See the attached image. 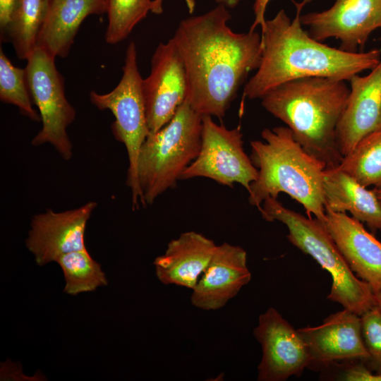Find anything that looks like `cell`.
Listing matches in <instances>:
<instances>
[{
    "label": "cell",
    "instance_id": "1f68e13d",
    "mask_svg": "<svg viewBox=\"0 0 381 381\" xmlns=\"http://www.w3.org/2000/svg\"><path fill=\"white\" fill-rule=\"evenodd\" d=\"M375 304L381 310V291L374 294Z\"/></svg>",
    "mask_w": 381,
    "mask_h": 381
},
{
    "label": "cell",
    "instance_id": "484cf974",
    "mask_svg": "<svg viewBox=\"0 0 381 381\" xmlns=\"http://www.w3.org/2000/svg\"><path fill=\"white\" fill-rule=\"evenodd\" d=\"M361 316V334L368 358L364 365L381 374V310L375 305Z\"/></svg>",
    "mask_w": 381,
    "mask_h": 381
},
{
    "label": "cell",
    "instance_id": "ffe728a7",
    "mask_svg": "<svg viewBox=\"0 0 381 381\" xmlns=\"http://www.w3.org/2000/svg\"><path fill=\"white\" fill-rule=\"evenodd\" d=\"M323 186L325 207L349 212L373 233L381 231V202L373 190H368L338 168L324 171Z\"/></svg>",
    "mask_w": 381,
    "mask_h": 381
},
{
    "label": "cell",
    "instance_id": "7402d4cb",
    "mask_svg": "<svg viewBox=\"0 0 381 381\" xmlns=\"http://www.w3.org/2000/svg\"><path fill=\"white\" fill-rule=\"evenodd\" d=\"M337 168L364 187H381V130L362 138Z\"/></svg>",
    "mask_w": 381,
    "mask_h": 381
},
{
    "label": "cell",
    "instance_id": "5b68a950",
    "mask_svg": "<svg viewBox=\"0 0 381 381\" xmlns=\"http://www.w3.org/2000/svg\"><path fill=\"white\" fill-rule=\"evenodd\" d=\"M259 211L266 221L283 223L289 231L288 241L330 274L327 299L358 315L375 305L370 286L353 272L321 222L284 207L274 198L265 199Z\"/></svg>",
    "mask_w": 381,
    "mask_h": 381
},
{
    "label": "cell",
    "instance_id": "7a4b0ae2",
    "mask_svg": "<svg viewBox=\"0 0 381 381\" xmlns=\"http://www.w3.org/2000/svg\"><path fill=\"white\" fill-rule=\"evenodd\" d=\"M291 20L284 9L266 20L262 30V57L254 75L244 87L243 99H261L287 81L307 77H327L349 81L355 75L373 69L381 50L349 52L317 41L303 30L301 11L311 0L296 2Z\"/></svg>",
    "mask_w": 381,
    "mask_h": 381
},
{
    "label": "cell",
    "instance_id": "e0dca14e",
    "mask_svg": "<svg viewBox=\"0 0 381 381\" xmlns=\"http://www.w3.org/2000/svg\"><path fill=\"white\" fill-rule=\"evenodd\" d=\"M348 265L365 282L374 294L381 291V242L368 232L362 222L345 212L325 207L322 223Z\"/></svg>",
    "mask_w": 381,
    "mask_h": 381
},
{
    "label": "cell",
    "instance_id": "2e32d148",
    "mask_svg": "<svg viewBox=\"0 0 381 381\" xmlns=\"http://www.w3.org/2000/svg\"><path fill=\"white\" fill-rule=\"evenodd\" d=\"M349 82V95L336 128L343 157L362 138L381 130V60L369 74L355 75Z\"/></svg>",
    "mask_w": 381,
    "mask_h": 381
},
{
    "label": "cell",
    "instance_id": "8992f818",
    "mask_svg": "<svg viewBox=\"0 0 381 381\" xmlns=\"http://www.w3.org/2000/svg\"><path fill=\"white\" fill-rule=\"evenodd\" d=\"M202 116L186 100L161 129L150 133L138 158V174L144 206L174 188L198 157L202 140Z\"/></svg>",
    "mask_w": 381,
    "mask_h": 381
},
{
    "label": "cell",
    "instance_id": "6da1fadb",
    "mask_svg": "<svg viewBox=\"0 0 381 381\" xmlns=\"http://www.w3.org/2000/svg\"><path fill=\"white\" fill-rule=\"evenodd\" d=\"M231 15L218 4L182 20L171 38L183 59L188 81L186 100L202 116L222 119L248 73L261 62L262 37L255 30L238 33Z\"/></svg>",
    "mask_w": 381,
    "mask_h": 381
},
{
    "label": "cell",
    "instance_id": "4fadbf2b",
    "mask_svg": "<svg viewBox=\"0 0 381 381\" xmlns=\"http://www.w3.org/2000/svg\"><path fill=\"white\" fill-rule=\"evenodd\" d=\"M97 205L96 202L90 201L64 212L47 209L45 212L35 214L31 220L25 244L36 263L44 265L56 262L68 253L85 250V230Z\"/></svg>",
    "mask_w": 381,
    "mask_h": 381
},
{
    "label": "cell",
    "instance_id": "cb8c5ba5",
    "mask_svg": "<svg viewBox=\"0 0 381 381\" xmlns=\"http://www.w3.org/2000/svg\"><path fill=\"white\" fill-rule=\"evenodd\" d=\"M153 0H107L105 40L114 44L125 40L150 11Z\"/></svg>",
    "mask_w": 381,
    "mask_h": 381
},
{
    "label": "cell",
    "instance_id": "9a60e30c",
    "mask_svg": "<svg viewBox=\"0 0 381 381\" xmlns=\"http://www.w3.org/2000/svg\"><path fill=\"white\" fill-rule=\"evenodd\" d=\"M250 279L246 250L240 246L223 243L217 246L208 265L192 289L190 303L204 310H219L234 298Z\"/></svg>",
    "mask_w": 381,
    "mask_h": 381
},
{
    "label": "cell",
    "instance_id": "5bb4252c",
    "mask_svg": "<svg viewBox=\"0 0 381 381\" xmlns=\"http://www.w3.org/2000/svg\"><path fill=\"white\" fill-rule=\"evenodd\" d=\"M310 356V367L320 370L335 363L358 361L365 363L368 353L361 334V316L344 308L326 318L318 326L298 329Z\"/></svg>",
    "mask_w": 381,
    "mask_h": 381
},
{
    "label": "cell",
    "instance_id": "d6a6232c",
    "mask_svg": "<svg viewBox=\"0 0 381 381\" xmlns=\"http://www.w3.org/2000/svg\"><path fill=\"white\" fill-rule=\"evenodd\" d=\"M373 190L375 192V193L376 194L378 200L381 202V187L374 188Z\"/></svg>",
    "mask_w": 381,
    "mask_h": 381
},
{
    "label": "cell",
    "instance_id": "d6986e66",
    "mask_svg": "<svg viewBox=\"0 0 381 381\" xmlns=\"http://www.w3.org/2000/svg\"><path fill=\"white\" fill-rule=\"evenodd\" d=\"M107 10V0H50L37 47L54 58L66 57L83 21Z\"/></svg>",
    "mask_w": 381,
    "mask_h": 381
},
{
    "label": "cell",
    "instance_id": "7c38bea8",
    "mask_svg": "<svg viewBox=\"0 0 381 381\" xmlns=\"http://www.w3.org/2000/svg\"><path fill=\"white\" fill-rule=\"evenodd\" d=\"M301 22L315 40L334 37L340 41L339 49L355 53L381 29V0H335L325 11L301 15Z\"/></svg>",
    "mask_w": 381,
    "mask_h": 381
},
{
    "label": "cell",
    "instance_id": "f1b7e54d",
    "mask_svg": "<svg viewBox=\"0 0 381 381\" xmlns=\"http://www.w3.org/2000/svg\"><path fill=\"white\" fill-rule=\"evenodd\" d=\"M18 0H0V28L4 30Z\"/></svg>",
    "mask_w": 381,
    "mask_h": 381
},
{
    "label": "cell",
    "instance_id": "83f0119b",
    "mask_svg": "<svg viewBox=\"0 0 381 381\" xmlns=\"http://www.w3.org/2000/svg\"><path fill=\"white\" fill-rule=\"evenodd\" d=\"M271 0H255L253 4V13L255 19L251 25L250 30H255L258 26L261 28V30L264 29L265 25V11L268 4Z\"/></svg>",
    "mask_w": 381,
    "mask_h": 381
},
{
    "label": "cell",
    "instance_id": "44dd1931",
    "mask_svg": "<svg viewBox=\"0 0 381 381\" xmlns=\"http://www.w3.org/2000/svg\"><path fill=\"white\" fill-rule=\"evenodd\" d=\"M49 2L50 0L17 1L1 36H8L19 59L27 60L36 49Z\"/></svg>",
    "mask_w": 381,
    "mask_h": 381
},
{
    "label": "cell",
    "instance_id": "603a6c76",
    "mask_svg": "<svg viewBox=\"0 0 381 381\" xmlns=\"http://www.w3.org/2000/svg\"><path fill=\"white\" fill-rule=\"evenodd\" d=\"M65 279L64 292L77 295L95 291L107 284V279L101 265L87 249L68 253L58 258Z\"/></svg>",
    "mask_w": 381,
    "mask_h": 381
},
{
    "label": "cell",
    "instance_id": "4316f807",
    "mask_svg": "<svg viewBox=\"0 0 381 381\" xmlns=\"http://www.w3.org/2000/svg\"><path fill=\"white\" fill-rule=\"evenodd\" d=\"M334 377L346 381H381V374H375L363 363L358 361L337 363Z\"/></svg>",
    "mask_w": 381,
    "mask_h": 381
},
{
    "label": "cell",
    "instance_id": "9c48e42d",
    "mask_svg": "<svg viewBox=\"0 0 381 381\" xmlns=\"http://www.w3.org/2000/svg\"><path fill=\"white\" fill-rule=\"evenodd\" d=\"M212 117L202 116L199 154L180 180L205 177L229 187L239 183L248 192L258 171L244 151L241 128L229 129L215 123Z\"/></svg>",
    "mask_w": 381,
    "mask_h": 381
},
{
    "label": "cell",
    "instance_id": "ba28073f",
    "mask_svg": "<svg viewBox=\"0 0 381 381\" xmlns=\"http://www.w3.org/2000/svg\"><path fill=\"white\" fill-rule=\"evenodd\" d=\"M54 59L45 50L37 47L26 60L28 87L42 123L31 145L40 146L49 143L64 159L68 160L73 156V145L66 129L74 121L76 111L66 97L64 80L56 67Z\"/></svg>",
    "mask_w": 381,
    "mask_h": 381
},
{
    "label": "cell",
    "instance_id": "ac0fdd59",
    "mask_svg": "<svg viewBox=\"0 0 381 381\" xmlns=\"http://www.w3.org/2000/svg\"><path fill=\"white\" fill-rule=\"evenodd\" d=\"M215 243L204 235L186 231L171 240L164 253L157 257L154 266L157 279L164 284L193 289L208 265Z\"/></svg>",
    "mask_w": 381,
    "mask_h": 381
},
{
    "label": "cell",
    "instance_id": "277c9868",
    "mask_svg": "<svg viewBox=\"0 0 381 381\" xmlns=\"http://www.w3.org/2000/svg\"><path fill=\"white\" fill-rule=\"evenodd\" d=\"M262 140L250 142V159L258 177L250 186L248 201L260 209L268 198L280 193L301 204L308 217L325 220V165L308 153L286 126L265 128Z\"/></svg>",
    "mask_w": 381,
    "mask_h": 381
},
{
    "label": "cell",
    "instance_id": "8fae6325",
    "mask_svg": "<svg viewBox=\"0 0 381 381\" xmlns=\"http://www.w3.org/2000/svg\"><path fill=\"white\" fill-rule=\"evenodd\" d=\"M188 81L180 52L171 38L159 43L151 59L150 75L143 80V94L150 133L164 126L186 99Z\"/></svg>",
    "mask_w": 381,
    "mask_h": 381
},
{
    "label": "cell",
    "instance_id": "f546056e",
    "mask_svg": "<svg viewBox=\"0 0 381 381\" xmlns=\"http://www.w3.org/2000/svg\"><path fill=\"white\" fill-rule=\"evenodd\" d=\"M163 1L153 0L151 12L159 15L163 12ZM188 12L193 13L195 8V0H185Z\"/></svg>",
    "mask_w": 381,
    "mask_h": 381
},
{
    "label": "cell",
    "instance_id": "d4e9b609",
    "mask_svg": "<svg viewBox=\"0 0 381 381\" xmlns=\"http://www.w3.org/2000/svg\"><path fill=\"white\" fill-rule=\"evenodd\" d=\"M0 99L16 106L20 111L34 121L40 116L32 107L25 69L16 67L0 49Z\"/></svg>",
    "mask_w": 381,
    "mask_h": 381
},
{
    "label": "cell",
    "instance_id": "52a82bcc",
    "mask_svg": "<svg viewBox=\"0 0 381 381\" xmlns=\"http://www.w3.org/2000/svg\"><path fill=\"white\" fill-rule=\"evenodd\" d=\"M143 78L137 63V51L131 42L126 51L123 75L119 84L109 92L90 93L93 105L100 110H109L115 118L111 130L115 139L126 149L128 169L126 184L132 194V209L144 206L139 184L138 163L143 144L150 134L143 94Z\"/></svg>",
    "mask_w": 381,
    "mask_h": 381
},
{
    "label": "cell",
    "instance_id": "30bf717a",
    "mask_svg": "<svg viewBox=\"0 0 381 381\" xmlns=\"http://www.w3.org/2000/svg\"><path fill=\"white\" fill-rule=\"evenodd\" d=\"M253 334L262 348L258 381H284L299 377L310 360L301 335L275 308L260 314Z\"/></svg>",
    "mask_w": 381,
    "mask_h": 381
},
{
    "label": "cell",
    "instance_id": "3957f363",
    "mask_svg": "<svg viewBox=\"0 0 381 381\" xmlns=\"http://www.w3.org/2000/svg\"><path fill=\"white\" fill-rule=\"evenodd\" d=\"M349 92L343 80L302 78L274 88L261 98V104L287 126L308 153L325 169H332L344 157L337 147L336 128Z\"/></svg>",
    "mask_w": 381,
    "mask_h": 381
},
{
    "label": "cell",
    "instance_id": "4dcf8cb0",
    "mask_svg": "<svg viewBox=\"0 0 381 381\" xmlns=\"http://www.w3.org/2000/svg\"><path fill=\"white\" fill-rule=\"evenodd\" d=\"M218 4H222L226 8H233L236 6L241 0H214Z\"/></svg>",
    "mask_w": 381,
    "mask_h": 381
}]
</instances>
